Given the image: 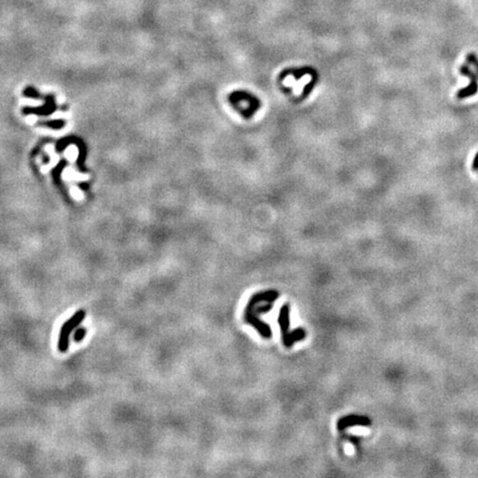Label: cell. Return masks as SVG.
I'll return each mask as SVG.
<instances>
[{"label":"cell","instance_id":"cell-12","mask_svg":"<svg viewBox=\"0 0 478 478\" xmlns=\"http://www.w3.org/2000/svg\"><path fill=\"white\" fill-rule=\"evenodd\" d=\"M77 155H78V151L74 146L69 147L68 150L65 151V156H67L70 160H74V159L77 158Z\"/></svg>","mask_w":478,"mask_h":478},{"label":"cell","instance_id":"cell-6","mask_svg":"<svg viewBox=\"0 0 478 478\" xmlns=\"http://www.w3.org/2000/svg\"><path fill=\"white\" fill-rule=\"evenodd\" d=\"M278 323H279V327H280V332H281V339L283 340L291 332V331H289V328H290V307H289V304H283V306L280 308V312H279V317H278Z\"/></svg>","mask_w":478,"mask_h":478},{"label":"cell","instance_id":"cell-5","mask_svg":"<svg viewBox=\"0 0 478 478\" xmlns=\"http://www.w3.org/2000/svg\"><path fill=\"white\" fill-rule=\"evenodd\" d=\"M371 419L364 415H348L341 418L337 423V427L340 432L347 430L354 426H364L368 427L371 425Z\"/></svg>","mask_w":478,"mask_h":478},{"label":"cell","instance_id":"cell-9","mask_svg":"<svg viewBox=\"0 0 478 478\" xmlns=\"http://www.w3.org/2000/svg\"><path fill=\"white\" fill-rule=\"evenodd\" d=\"M459 72H460V74H463V76L469 78V80H476V79H478V74L476 72L472 71V69L469 68L467 64L460 65Z\"/></svg>","mask_w":478,"mask_h":478},{"label":"cell","instance_id":"cell-10","mask_svg":"<svg viewBox=\"0 0 478 478\" xmlns=\"http://www.w3.org/2000/svg\"><path fill=\"white\" fill-rule=\"evenodd\" d=\"M86 335V329L83 328V327H80V328H78L76 332H74V335H73V341L74 342H81L82 340H83V338L85 337Z\"/></svg>","mask_w":478,"mask_h":478},{"label":"cell","instance_id":"cell-15","mask_svg":"<svg viewBox=\"0 0 478 478\" xmlns=\"http://www.w3.org/2000/svg\"><path fill=\"white\" fill-rule=\"evenodd\" d=\"M28 121L30 122V123L35 122V121H36V117H29V118H28Z\"/></svg>","mask_w":478,"mask_h":478},{"label":"cell","instance_id":"cell-13","mask_svg":"<svg viewBox=\"0 0 478 478\" xmlns=\"http://www.w3.org/2000/svg\"><path fill=\"white\" fill-rule=\"evenodd\" d=\"M71 194H72V196L74 197V199H78V200H80V199H83V194H82V192L78 187H72L71 188Z\"/></svg>","mask_w":478,"mask_h":478},{"label":"cell","instance_id":"cell-4","mask_svg":"<svg viewBox=\"0 0 478 478\" xmlns=\"http://www.w3.org/2000/svg\"><path fill=\"white\" fill-rule=\"evenodd\" d=\"M301 71L302 70H298V72H299L298 78H296L295 73L292 71L287 72L288 74H289V77L286 78L285 83H286V85L294 88L295 91H301L304 86H306L309 82L312 80V72H310L311 70L306 69L304 70V72H302V73H301Z\"/></svg>","mask_w":478,"mask_h":478},{"label":"cell","instance_id":"cell-7","mask_svg":"<svg viewBox=\"0 0 478 478\" xmlns=\"http://www.w3.org/2000/svg\"><path fill=\"white\" fill-rule=\"evenodd\" d=\"M304 339H306V331H304L302 328H297L295 330H292L289 335L282 340V343L286 348H291L296 342L302 341Z\"/></svg>","mask_w":478,"mask_h":478},{"label":"cell","instance_id":"cell-1","mask_svg":"<svg viewBox=\"0 0 478 478\" xmlns=\"http://www.w3.org/2000/svg\"><path fill=\"white\" fill-rule=\"evenodd\" d=\"M279 298V292L277 290H267L255 294L249 299L245 308L244 320L247 324L253 325L259 332L263 339H270L271 332L270 325L259 319V315L269 312L273 309V304Z\"/></svg>","mask_w":478,"mask_h":478},{"label":"cell","instance_id":"cell-8","mask_svg":"<svg viewBox=\"0 0 478 478\" xmlns=\"http://www.w3.org/2000/svg\"><path fill=\"white\" fill-rule=\"evenodd\" d=\"M478 93V79L476 80H471V83L467 86L460 89L458 92L456 93V98L458 100H464V99L474 97L475 94Z\"/></svg>","mask_w":478,"mask_h":478},{"label":"cell","instance_id":"cell-11","mask_svg":"<svg viewBox=\"0 0 478 478\" xmlns=\"http://www.w3.org/2000/svg\"><path fill=\"white\" fill-rule=\"evenodd\" d=\"M466 61L469 63V64H472L475 67L476 69V73L478 74V57L475 55L474 52H471V53H467V56H466Z\"/></svg>","mask_w":478,"mask_h":478},{"label":"cell","instance_id":"cell-14","mask_svg":"<svg viewBox=\"0 0 478 478\" xmlns=\"http://www.w3.org/2000/svg\"><path fill=\"white\" fill-rule=\"evenodd\" d=\"M472 168H473V171H475V172L478 171V152L476 153L475 158H474L473 164H472Z\"/></svg>","mask_w":478,"mask_h":478},{"label":"cell","instance_id":"cell-3","mask_svg":"<svg viewBox=\"0 0 478 478\" xmlns=\"http://www.w3.org/2000/svg\"><path fill=\"white\" fill-rule=\"evenodd\" d=\"M229 102L245 117H251L259 109L258 99L246 91H236L229 96Z\"/></svg>","mask_w":478,"mask_h":478},{"label":"cell","instance_id":"cell-2","mask_svg":"<svg viewBox=\"0 0 478 478\" xmlns=\"http://www.w3.org/2000/svg\"><path fill=\"white\" fill-rule=\"evenodd\" d=\"M85 315L86 312L84 309H80V310H78L71 318H69L62 324V327H61L59 332V339H58V350H59L60 352L64 353L68 351L71 333L76 330L78 327H80V324L83 322Z\"/></svg>","mask_w":478,"mask_h":478}]
</instances>
